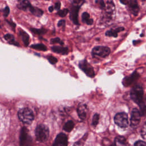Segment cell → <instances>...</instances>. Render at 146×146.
<instances>
[{"label":"cell","instance_id":"obj_13","mask_svg":"<svg viewBox=\"0 0 146 146\" xmlns=\"http://www.w3.org/2000/svg\"><path fill=\"white\" fill-rule=\"evenodd\" d=\"M87 111H88V107L86 104L80 103L79 104L77 108V112L79 118L82 120H83L86 119Z\"/></svg>","mask_w":146,"mask_h":146},{"label":"cell","instance_id":"obj_3","mask_svg":"<svg viewBox=\"0 0 146 146\" xmlns=\"http://www.w3.org/2000/svg\"><path fill=\"white\" fill-rule=\"evenodd\" d=\"M100 7L104 11V15L108 19H112L115 14V7L112 1H100L98 2Z\"/></svg>","mask_w":146,"mask_h":146},{"label":"cell","instance_id":"obj_36","mask_svg":"<svg viewBox=\"0 0 146 146\" xmlns=\"http://www.w3.org/2000/svg\"><path fill=\"white\" fill-rule=\"evenodd\" d=\"M48 10L50 12H52L54 10V7L53 6H50L48 8Z\"/></svg>","mask_w":146,"mask_h":146},{"label":"cell","instance_id":"obj_32","mask_svg":"<svg viewBox=\"0 0 146 146\" xmlns=\"http://www.w3.org/2000/svg\"><path fill=\"white\" fill-rule=\"evenodd\" d=\"M9 12H10V9H9V7L8 6H6L5 7V8L3 9V15L5 17H7L9 14Z\"/></svg>","mask_w":146,"mask_h":146},{"label":"cell","instance_id":"obj_20","mask_svg":"<svg viewBox=\"0 0 146 146\" xmlns=\"http://www.w3.org/2000/svg\"><path fill=\"white\" fill-rule=\"evenodd\" d=\"M74 127V122L72 120H68L64 124V125H63V129L64 131L67 132H70L72 130Z\"/></svg>","mask_w":146,"mask_h":146},{"label":"cell","instance_id":"obj_27","mask_svg":"<svg viewBox=\"0 0 146 146\" xmlns=\"http://www.w3.org/2000/svg\"><path fill=\"white\" fill-rule=\"evenodd\" d=\"M68 13V9H63L62 10H59L57 13L58 15H59L60 17H65L67 13Z\"/></svg>","mask_w":146,"mask_h":146},{"label":"cell","instance_id":"obj_18","mask_svg":"<svg viewBox=\"0 0 146 146\" xmlns=\"http://www.w3.org/2000/svg\"><path fill=\"white\" fill-rule=\"evenodd\" d=\"M53 52L56 53H59L62 54H66L68 52V49L66 47H63L62 46H54L51 48Z\"/></svg>","mask_w":146,"mask_h":146},{"label":"cell","instance_id":"obj_15","mask_svg":"<svg viewBox=\"0 0 146 146\" xmlns=\"http://www.w3.org/2000/svg\"><path fill=\"white\" fill-rule=\"evenodd\" d=\"M31 6V3L28 1H20L17 4V7L22 10H29L30 7Z\"/></svg>","mask_w":146,"mask_h":146},{"label":"cell","instance_id":"obj_12","mask_svg":"<svg viewBox=\"0 0 146 146\" xmlns=\"http://www.w3.org/2000/svg\"><path fill=\"white\" fill-rule=\"evenodd\" d=\"M79 8H80V5H75L71 7V11H70V19L75 25H79L78 20V15Z\"/></svg>","mask_w":146,"mask_h":146},{"label":"cell","instance_id":"obj_33","mask_svg":"<svg viewBox=\"0 0 146 146\" xmlns=\"http://www.w3.org/2000/svg\"><path fill=\"white\" fill-rule=\"evenodd\" d=\"M31 30L33 31V33L37 34L38 35H40L41 34H43L44 31L43 30H38V29H31Z\"/></svg>","mask_w":146,"mask_h":146},{"label":"cell","instance_id":"obj_30","mask_svg":"<svg viewBox=\"0 0 146 146\" xmlns=\"http://www.w3.org/2000/svg\"><path fill=\"white\" fill-rule=\"evenodd\" d=\"M51 43L54 44V43H60V44H63V43L60 40V39L59 38H55L51 39Z\"/></svg>","mask_w":146,"mask_h":146},{"label":"cell","instance_id":"obj_34","mask_svg":"<svg viewBox=\"0 0 146 146\" xmlns=\"http://www.w3.org/2000/svg\"><path fill=\"white\" fill-rule=\"evenodd\" d=\"M65 25V21L64 20H60L58 23V27H62Z\"/></svg>","mask_w":146,"mask_h":146},{"label":"cell","instance_id":"obj_7","mask_svg":"<svg viewBox=\"0 0 146 146\" xmlns=\"http://www.w3.org/2000/svg\"><path fill=\"white\" fill-rule=\"evenodd\" d=\"M110 49L106 46H96L92 51V54L94 56L105 58L110 54Z\"/></svg>","mask_w":146,"mask_h":146},{"label":"cell","instance_id":"obj_11","mask_svg":"<svg viewBox=\"0 0 146 146\" xmlns=\"http://www.w3.org/2000/svg\"><path fill=\"white\" fill-rule=\"evenodd\" d=\"M121 3H124L126 5H128L129 9L131 13L136 15L139 11V7L137 3V1L135 0L132 1H120Z\"/></svg>","mask_w":146,"mask_h":146},{"label":"cell","instance_id":"obj_22","mask_svg":"<svg viewBox=\"0 0 146 146\" xmlns=\"http://www.w3.org/2000/svg\"><path fill=\"white\" fill-rule=\"evenodd\" d=\"M19 34H20V35L21 36V38H22V39L23 40V42L24 43L25 45L27 46L29 44V35H27V34L26 33H25L23 30H21L19 31Z\"/></svg>","mask_w":146,"mask_h":146},{"label":"cell","instance_id":"obj_19","mask_svg":"<svg viewBox=\"0 0 146 146\" xmlns=\"http://www.w3.org/2000/svg\"><path fill=\"white\" fill-rule=\"evenodd\" d=\"M82 18L83 22L86 23V24H87L88 25H91L92 24L93 20H92V19L90 18V14L88 13H87V12L83 13L82 14Z\"/></svg>","mask_w":146,"mask_h":146},{"label":"cell","instance_id":"obj_5","mask_svg":"<svg viewBox=\"0 0 146 146\" xmlns=\"http://www.w3.org/2000/svg\"><path fill=\"white\" fill-rule=\"evenodd\" d=\"M20 146H33V139L29 133L28 129L23 127L22 128L19 136Z\"/></svg>","mask_w":146,"mask_h":146},{"label":"cell","instance_id":"obj_6","mask_svg":"<svg viewBox=\"0 0 146 146\" xmlns=\"http://www.w3.org/2000/svg\"><path fill=\"white\" fill-rule=\"evenodd\" d=\"M115 124L121 128H126L128 125V116L125 112L117 113L114 117Z\"/></svg>","mask_w":146,"mask_h":146},{"label":"cell","instance_id":"obj_37","mask_svg":"<svg viewBox=\"0 0 146 146\" xmlns=\"http://www.w3.org/2000/svg\"><path fill=\"white\" fill-rule=\"evenodd\" d=\"M108 146H115V144H110Z\"/></svg>","mask_w":146,"mask_h":146},{"label":"cell","instance_id":"obj_8","mask_svg":"<svg viewBox=\"0 0 146 146\" xmlns=\"http://www.w3.org/2000/svg\"><path fill=\"white\" fill-rule=\"evenodd\" d=\"M79 66L87 76L91 78H93L95 76L94 71L92 67L86 60H83L81 61L79 64Z\"/></svg>","mask_w":146,"mask_h":146},{"label":"cell","instance_id":"obj_25","mask_svg":"<svg viewBox=\"0 0 146 146\" xmlns=\"http://www.w3.org/2000/svg\"><path fill=\"white\" fill-rule=\"evenodd\" d=\"M31 48L38 50H40V51H46L47 50V47L45 46V45L39 43V44H33L30 46Z\"/></svg>","mask_w":146,"mask_h":146},{"label":"cell","instance_id":"obj_21","mask_svg":"<svg viewBox=\"0 0 146 146\" xmlns=\"http://www.w3.org/2000/svg\"><path fill=\"white\" fill-rule=\"evenodd\" d=\"M33 14H34V15L35 16H37V17H40L41 15H42L43 12V11L40 9H38L36 7H33V6H31L29 10Z\"/></svg>","mask_w":146,"mask_h":146},{"label":"cell","instance_id":"obj_28","mask_svg":"<svg viewBox=\"0 0 146 146\" xmlns=\"http://www.w3.org/2000/svg\"><path fill=\"white\" fill-rule=\"evenodd\" d=\"M141 136L144 140H146V121L145 122L141 128Z\"/></svg>","mask_w":146,"mask_h":146},{"label":"cell","instance_id":"obj_23","mask_svg":"<svg viewBox=\"0 0 146 146\" xmlns=\"http://www.w3.org/2000/svg\"><path fill=\"white\" fill-rule=\"evenodd\" d=\"M140 108V113L141 116H145L146 115V100H143L139 104Z\"/></svg>","mask_w":146,"mask_h":146},{"label":"cell","instance_id":"obj_26","mask_svg":"<svg viewBox=\"0 0 146 146\" xmlns=\"http://www.w3.org/2000/svg\"><path fill=\"white\" fill-rule=\"evenodd\" d=\"M99 120V115L98 113H95L92 118V125L94 127H96L97 124H98Z\"/></svg>","mask_w":146,"mask_h":146},{"label":"cell","instance_id":"obj_16","mask_svg":"<svg viewBox=\"0 0 146 146\" xmlns=\"http://www.w3.org/2000/svg\"><path fill=\"white\" fill-rule=\"evenodd\" d=\"M138 77H139L138 74L135 72L130 76L127 77L126 78L124 79L123 81V84L125 86H129L131 84V83H132V82L135 80Z\"/></svg>","mask_w":146,"mask_h":146},{"label":"cell","instance_id":"obj_17","mask_svg":"<svg viewBox=\"0 0 146 146\" xmlns=\"http://www.w3.org/2000/svg\"><path fill=\"white\" fill-rule=\"evenodd\" d=\"M114 144L115 146H127L125 137L121 136H118L116 137Z\"/></svg>","mask_w":146,"mask_h":146},{"label":"cell","instance_id":"obj_29","mask_svg":"<svg viewBox=\"0 0 146 146\" xmlns=\"http://www.w3.org/2000/svg\"><path fill=\"white\" fill-rule=\"evenodd\" d=\"M47 59L48 60V61L50 62V63H51V64H54L55 63H56L57 62V59L56 58H55L54 56H51V55H49L47 57Z\"/></svg>","mask_w":146,"mask_h":146},{"label":"cell","instance_id":"obj_1","mask_svg":"<svg viewBox=\"0 0 146 146\" xmlns=\"http://www.w3.org/2000/svg\"><path fill=\"white\" fill-rule=\"evenodd\" d=\"M18 117L21 122L26 124H30L34 119L33 112L27 107L19 110L18 112Z\"/></svg>","mask_w":146,"mask_h":146},{"label":"cell","instance_id":"obj_2","mask_svg":"<svg viewBox=\"0 0 146 146\" xmlns=\"http://www.w3.org/2000/svg\"><path fill=\"white\" fill-rule=\"evenodd\" d=\"M35 135L38 141L45 142L49 137V129L44 124H39L35 128Z\"/></svg>","mask_w":146,"mask_h":146},{"label":"cell","instance_id":"obj_35","mask_svg":"<svg viewBox=\"0 0 146 146\" xmlns=\"http://www.w3.org/2000/svg\"><path fill=\"white\" fill-rule=\"evenodd\" d=\"M60 7V3L59 2H56L55 5V10H59Z\"/></svg>","mask_w":146,"mask_h":146},{"label":"cell","instance_id":"obj_9","mask_svg":"<svg viewBox=\"0 0 146 146\" xmlns=\"http://www.w3.org/2000/svg\"><path fill=\"white\" fill-rule=\"evenodd\" d=\"M68 137L64 133H59L56 136L52 146H67Z\"/></svg>","mask_w":146,"mask_h":146},{"label":"cell","instance_id":"obj_10","mask_svg":"<svg viewBox=\"0 0 146 146\" xmlns=\"http://www.w3.org/2000/svg\"><path fill=\"white\" fill-rule=\"evenodd\" d=\"M141 115L139 111L134 108L131 112V125L133 127H135L139 124L140 121Z\"/></svg>","mask_w":146,"mask_h":146},{"label":"cell","instance_id":"obj_4","mask_svg":"<svg viewBox=\"0 0 146 146\" xmlns=\"http://www.w3.org/2000/svg\"><path fill=\"white\" fill-rule=\"evenodd\" d=\"M144 91L142 87L140 85L134 86L130 92L131 99L136 103L139 104L143 100Z\"/></svg>","mask_w":146,"mask_h":146},{"label":"cell","instance_id":"obj_31","mask_svg":"<svg viewBox=\"0 0 146 146\" xmlns=\"http://www.w3.org/2000/svg\"><path fill=\"white\" fill-rule=\"evenodd\" d=\"M134 146H146V143L141 140H139L135 142Z\"/></svg>","mask_w":146,"mask_h":146},{"label":"cell","instance_id":"obj_24","mask_svg":"<svg viewBox=\"0 0 146 146\" xmlns=\"http://www.w3.org/2000/svg\"><path fill=\"white\" fill-rule=\"evenodd\" d=\"M4 38L7 41L9 42L10 43L12 44H14V45H17V46H19V44L15 41L14 40V38L13 37V36L10 34H6L5 36H4Z\"/></svg>","mask_w":146,"mask_h":146},{"label":"cell","instance_id":"obj_14","mask_svg":"<svg viewBox=\"0 0 146 146\" xmlns=\"http://www.w3.org/2000/svg\"><path fill=\"white\" fill-rule=\"evenodd\" d=\"M124 29L123 27H119L116 29H111L106 31V35L108 36H113V37H117V33L121 31L124 30Z\"/></svg>","mask_w":146,"mask_h":146}]
</instances>
